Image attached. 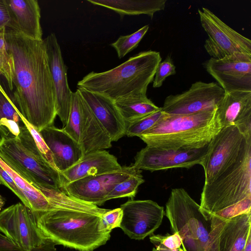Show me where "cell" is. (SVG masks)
<instances>
[{"instance_id":"cell-1","label":"cell","mask_w":251,"mask_h":251,"mask_svg":"<svg viewBox=\"0 0 251 251\" xmlns=\"http://www.w3.org/2000/svg\"><path fill=\"white\" fill-rule=\"evenodd\" d=\"M7 50L13 61L11 99L20 115L38 131L53 125L56 95L43 40L5 29Z\"/></svg>"},{"instance_id":"cell-2","label":"cell","mask_w":251,"mask_h":251,"mask_svg":"<svg viewBox=\"0 0 251 251\" xmlns=\"http://www.w3.org/2000/svg\"><path fill=\"white\" fill-rule=\"evenodd\" d=\"M162 58L159 52L142 51L106 71L92 72L77 82V88L100 94L115 101L147 96Z\"/></svg>"},{"instance_id":"cell-3","label":"cell","mask_w":251,"mask_h":251,"mask_svg":"<svg viewBox=\"0 0 251 251\" xmlns=\"http://www.w3.org/2000/svg\"><path fill=\"white\" fill-rule=\"evenodd\" d=\"M221 129L216 109L190 115L164 112L159 120L139 137L151 147L196 149L208 144Z\"/></svg>"},{"instance_id":"cell-4","label":"cell","mask_w":251,"mask_h":251,"mask_svg":"<svg viewBox=\"0 0 251 251\" xmlns=\"http://www.w3.org/2000/svg\"><path fill=\"white\" fill-rule=\"evenodd\" d=\"M33 212L44 237L78 251H93L109 240L110 232L100 230L101 216L63 209Z\"/></svg>"},{"instance_id":"cell-5","label":"cell","mask_w":251,"mask_h":251,"mask_svg":"<svg viewBox=\"0 0 251 251\" xmlns=\"http://www.w3.org/2000/svg\"><path fill=\"white\" fill-rule=\"evenodd\" d=\"M200 209L226 220L251 212V150L242 162L204 184Z\"/></svg>"},{"instance_id":"cell-6","label":"cell","mask_w":251,"mask_h":251,"mask_svg":"<svg viewBox=\"0 0 251 251\" xmlns=\"http://www.w3.org/2000/svg\"><path fill=\"white\" fill-rule=\"evenodd\" d=\"M165 212L173 232L182 239L183 251H216L210 220L185 189L172 190Z\"/></svg>"},{"instance_id":"cell-7","label":"cell","mask_w":251,"mask_h":251,"mask_svg":"<svg viewBox=\"0 0 251 251\" xmlns=\"http://www.w3.org/2000/svg\"><path fill=\"white\" fill-rule=\"evenodd\" d=\"M0 135V157L7 164L32 185L62 189L60 172L43 157L24 125L18 137Z\"/></svg>"},{"instance_id":"cell-8","label":"cell","mask_w":251,"mask_h":251,"mask_svg":"<svg viewBox=\"0 0 251 251\" xmlns=\"http://www.w3.org/2000/svg\"><path fill=\"white\" fill-rule=\"evenodd\" d=\"M209 150L201 166L208 184L240 163L251 150V137L247 138L235 126L221 130L209 143Z\"/></svg>"},{"instance_id":"cell-9","label":"cell","mask_w":251,"mask_h":251,"mask_svg":"<svg viewBox=\"0 0 251 251\" xmlns=\"http://www.w3.org/2000/svg\"><path fill=\"white\" fill-rule=\"evenodd\" d=\"M200 22L208 38L204 47L215 59L235 52L251 54V41L227 25L209 9H198Z\"/></svg>"},{"instance_id":"cell-10","label":"cell","mask_w":251,"mask_h":251,"mask_svg":"<svg viewBox=\"0 0 251 251\" xmlns=\"http://www.w3.org/2000/svg\"><path fill=\"white\" fill-rule=\"evenodd\" d=\"M225 95L224 90L218 83L196 81L188 90L167 97L162 111L169 115H190L214 110Z\"/></svg>"},{"instance_id":"cell-11","label":"cell","mask_w":251,"mask_h":251,"mask_svg":"<svg viewBox=\"0 0 251 251\" xmlns=\"http://www.w3.org/2000/svg\"><path fill=\"white\" fill-rule=\"evenodd\" d=\"M0 231L15 245L26 250L45 243L33 212L24 204H13L0 212Z\"/></svg>"},{"instance_id":"cell-12","label":"cell","mask_w":251,"mask_h":251,"mask_svg":"<svg viewBox=\"0 0 251 251\" xmlns=\"http://www.w3.org/2000/svg\"><path fill=\"white\" fill-rule=\"evenodd\" d=\"M209 144L196 149H172L147 146L138 151L133 166L154 172L172 168H190L201 165L209 150Z\"/></svg>"},{"instance_id":"cell-13","label":"cell","mask_w":251,"mask_h":251,"mask_svg":"<svg viewBox=\"0 0 251 251\" xmlns=\"http://www.w3.org/2000/svg\"><path fill=\"white\" fill-rule=\"evenodd\" d=\"M203 67L225 93L251 91V54L235 52L222 59L211 57Z\"/></svg>"},{"instance_id":"cell-14","label":"cell","mask_w":251,"mask_h":251,"mask_svg":"<svg viewBox=\"0 0 251 251\" xmlns=\"http://www.w3.org/2000/svg\"><path fill=\"white\" fill-rule=\"evenodd\" d=\"M141 173L133 165L100 175L87 176L70 182L62 188L66 194L82 201L101 205L109 193L119 183Z\"/></svg>"},{"instance_id":"cell-15","label":"cell","mask_w":251,"mask_h":251,"mask_svg":"<svg viewBox=\"0 0 251 251\" xmlns=\"http://www.w3.org/2000/svg\"><path fill=\"white\" fill-rule=\"evenodd\" d=\"M120 208L123 216L119 227L135 240H143L152 235L165 215L164 207L151 200H131Z\"/></svg>"},{"instance_id":"cell-16","label":"cell","mask_w":251,"mask_h":251,"mask_svg":"<svg viewBox=\"0 0 251 251\" xmlns=\"http://www.w3.org/2000/svg\"><path fill=\"white\" fill-rule=\"evenodd\" d=\"M43 42L55 91L56 115L64 127L68 122L73 94L67 80L68 67L64 62L55 34H50Z\"/></svg>"},{"instance_id":"cell-17","label":"cell","mask_w":251,"mask_h":251,"mask_svg":"<svg viewBox=\"0 0 251 251\" xmlns=\"http://www.w3.org/2000/svg\"><path fill=\"white\" fill-rule=\"evenodd\" d=\"M214 229L216 251H244L251 235V212L224 220L215 216L206 217Z\"/></svg>"},{"instance_id":"cell-18","label":"cell","mask_w":251,"mask_h":251,"mask_svg":"<svg viewBox=\"0 0 251 251\" xmlns=\"http://www.w3.org/2000/svg\"><path fill=\"white\" fill-rule=\"evenodd\" d=\"M216 111L222 128L235 126L245 137H251V91L225 93Z\"/></svg>"},{"instance_id":"cell-19","label":"cell","mask_w":251,"mask_h":251,"mask_svg":"<svg viewBox=\"0 0 251 251\" xmlns=\"http://www.w3.org/2000/svg\"><path fill=\"white\" fill-rule=\"evenodd\" d=\"M50 150L55 166L62 172L77 163L84 155L80 145L62 129L53 125L40 132Z\"/></svg>"},{"instance_id":"cell-20","label":"cell","mask_w":251,"mask_h":251,"mask_svg":"<svg viewBox=\"0 0 251 251\" xmlns=\"http://www.w3.org/2000/svg\"><path fill=\"white\" fill-rule=\"evenodd\" d=\"M122 167L116 157L105 150L90 152L74 165L60 173L62 188L73 181L114 171Z\"/></svg>"},{"instance_id":"cell-21","label":"cell","mask_w":251,"mask_h":251,"mask_svg":"<svg viewBox=\"0 0 251 251\" xmlns=\"http://www.w3.org/2000/svg\"><path fill=\"white\" fill-rule=\"evenodd\" d=\"M89 107L110 136L117 141L125 135L126 125L114 102L96 93L77 88Z\"/></svg>"},{"instance_id":"cell-22","label":"cell","mask_w":251,"mask_h":251,"mask_svg":"<svg viewBox=\"0 0 251 251\" xmlns=\"http://www.w3.org/2000/svg\"><path fill=\"white\" fill-rule=\"evenodd\" d=\"M14 29L33 40L41 41V12L36 0H5Z\"/></svg>"},{"instance_id":"cell-23","label":"cell","mask_w":251,"mask_h":251,"mask_svg":"<svg viewBox=\"0 0 251 251\" xmlns=\"http://www.w3.org/2000/svg\"><path fill=\"white\" fill-rule=\"evenodd\" d=\"M112 142L107 132L83 99L79 142L83 155L109 148Z\"/></svg>"},{"instance_id":"cell-24","label":"cell","mask_w":251,"mask_h":251,"mask_svg":"<svg viewBox=\"0 0 251 251\" xmlns=\"http://www.w3.org/2000/svg\"><path fill=\"white\" fill-rule=\"evenodd\" d=\"M94 5L112 10L121 16L146 14L151 19L165 9L166 0H87Z\"/></svg>"},{"instance_id":"cell-25","label":"cell","mask_w":251,"mask_h":251,"mask_svg":"<svg viewBox=\"0 0 251 251\" xmlns=\"http://www.w3.org/2000/svg\"><path fill=\"white\" fill-rule=\"evenodd\" d=\"M33 186L47 198L50 203L49 210L54 209L73 210L91 213L101 216L109 210L100 208L97 205L77 199L66 194L60 189L40 185Z\"/></svg>"},{"instance_id":"cell-26","label":"cell","mask_w":251,"mask_h":251,"mask_svg":"<svg viewBox=\"0 0 251 251\" xmlns=\"http://www.w3.org/2000/svg\"><path fill=\"white\" fill-rule=\"evenodd\" d=\"M0 166L11 176L25 197L27 207L34 212H42L50 209V203L47 198L0 157Z\"/></svg>"},{"instance_id":"cell-27","label":"cell","mask_w":251,"mask_h":251,"mask_svg":"<svg viewBox=\"0 0 251 251\" xmlns=\"http://www.w3.org/2000/svg\"><path fill=\"white\" fill-rule=\"evenodd\" d=\"M114 102L126 125L161 109L147 96L130 97Z\"/></svg>"},{"instance_id":"cell-28","label":"cell","mask_w":251,"mask_h":251,"mask_svg":"<svg viewBox=\"0 0 251 251\" xmlns=\"http://www.w3.org/2000/svg\"><path fill=\"white\" fill-rule=\"evenodd\" d=\"M83 99L77 90L73 92L68 122L62 128L79 144V127Z\"/></svg>"},{"instance_id":"cell-29","label":"cell","mask_w":251,"mask_h":251,"mask_svg":"<svg viewBox=\"0 0 251 251\" xmlns=\"http://www.w3.org/2000/svg\"><path fill=\"white\" fill-rule=\"evenodd\" d=\"M149 28V25H146L131 34L120 36L115 42L110 44L115 49L119 59L137 47Z\"/></svg>"},{"instance_id":"cell-30","label":"cell","mask_w":251,"mask_h":251,"mask_svg":"<svg viewBox=\"0 0 251 251\" xmlns=\"http://www.w3.org/2000/svg\"><path fill=\"white\" fill-rule=\"evenodd\" d=\"M141 173L134 175L117 184L106 197L109 200L123 197L133 198L138 187L144 182Z\"/></svg>"},{"instance_id":"cell-31","label":"cell","mask_w":251,"mask_h":251,"mask_svg":"<svg viewBox=\"0 0 251 251\" xmlns=\"http://www.w3.org/2000/svg\"><path fill=\"white\" fill-rule=\"evenodd\" d=\"M6 27L0 29V70L4 75L11 91L13 90V61L11 55L8 52L4 38Z\"/></svg>"},{"instance_id":"cell-32","label":"cell","mask_w":251,"mask_h":251,"mask_svg":"<svg viewBox=\"0 0 251 251\" xmlns=\"http://www.w3.org/2000/svg\"><path fill=\"white\" fill-rule=\"evenodd\" d=\"M161 109L143 118L126 124L125 135L139 137L142 133L152 127L163 114Z\"/></svg>"},{"instance_id":"cell-33","label":"cell","mask_w":251,"mask_h":251,"mask_svg":"<svg viewBox=\"0 0 251 251\" xmlns=\"http://www.w3.org/2000/svg\"><path fill=\"white\" fill-rule=\"evenodd\" d=\"M20 116L21 117L22 122L27 127L30 134H31L32 137L33 138L36 146L43 157L53 168L57 170L54 163L52 153L48 146L46 144L40 132H38L33 126H32L28 122H27L23 116L20 115Z\"/></svg>"},{"instance_id":"cell-34","label":"cell","mask_w":251,"mask_h":251,"mask_svg":"<svg viewBox=\"0 0 251 251\" xmlns=\"http://www.w3.org/2000/svg\"><path fill=\"white\" fill-rule=\"evenodd\" d=\"M176 73V66L170 55H168L165 59L160 62L157 66L153 80V87L159 88L162 85L166 78Z\"/></svg>"},{"instance_id":"cell-35","label":"cell","mask_w":251,"mask_h":251,"mask_svg":"<svg viewBox=\"0 0 251 251\" xmlns=\"http://www.w3.org/2000/svg\"><path fill=\"white\" fill-rule=\"evenodd\" d=\"M55 245L53 241L47 239L41 246L32 250H26L14 244L0 231V251H57Z\"/></svg>"},{"instance_id":"cell-36","label":"cell","mask_w":251,"mask_h":251,"mask_svg":"<svg viewBox=\"0 0 251 251\" xmlns=\"http://www.w3.org/2000/svg\"><path fill=\"white\" fill-rule=\"evenodd\" d=\"M122 216L123 212L120 207L112 210L109 209L101 216V231L104 232H111L113 229L119 227Z\"/></svg>"},{"instance_id":"cell-37","label":"cell","mask_w":251,"mask_h":251,"mask_svg":"<svg viewBox=\"0 0 251 251\" xmlns=\"http://www.w3.org/2000/svg\"><path fill=\"white\" fill-rule=\"evenodd\" d=\"M2 118L12 120L18 124L22 122L19 112L11 98L0 91V119Z\"/></svg>"},{"instance_id":"cell-38","label":"cell","mask_w":251,"mask_h":251,"mask_svg":"<svg viewBox=\"0 0 251 251\" xmlns=\"http://www.w3.org/2000/svg\"><path fill=\"white\" fill-rule=\"evenodd\" d=\"M150 241L154 245L161 244L170 250L181 247L182 239L177 232L165 235L152 234L150 237Z\"/></svg>"},{"instance_id":"cell-39","label":"cell","mask_w":251,"mask_h":251,"mask_svg":"<svg viewBox=\"0 0 251 251\" xmlns=\"http://www.w3.org/2000/svg\"><path fill=\"white\" fill-rule=\"evenodd\" d=\"M0 179L1 181V184L11 190L20 199L22 203L26 206V201L25 197L17 186L11 176L0 166Z\"/></svg>"},{"instance_id":"cell-40","label":"cell","mask_w":251,"mask_h":251,"mask_svg":"<svg viewBox=\"0 0 251 251\" xmlns=\"http://www.w3.org/2000/svg\"><path fill=\"white\" fill-rule=\"evenodd\" d=\"M14 29L11 16L5 0H0V29Z\"/></svg>"},{"instance_id":"cell-41","label":"cell","mask_w":251,"mask_h":251,"mask_svg":"<svg viewBox=\"0 0 251 251\" xmlns=\"http://www.w3.org/2000/svg\"><path fill=\"white\" fill-rule=\"evenodd\" d=\"M154 246L155 248H157L159 250V251H183L182 247L176 249L170 250L161 244H156Z\"/></svg>"},{"instance_id":"cell-42","label":"cell","mask_w":251,"mask_h":251,"mask_svg":"<svg viewBox=\"0 0 251 251\" xmlns=\"http://www.w3.org/2000/svg\"><path fill=\"white\" fill-rule=\"evenodd\" d=\"M244 251H251V235L248 238L247 244Z\"/></svg>"},{"instance_id":"cell-43","label":"cell","mask_w":251,"mask_h":251,"mask_svg":"<svg viewBox=\"0 0 251 251\" xmlns=\"http://www.w3.org/2000/svg\"><path fill=\"white\" fill-rule=\"evenodd\" d=\"M5 204V199L0 195V212Z\"/></svg>"},{"instance_id":"cell-44","label":"cell","mask_w":251,"mask_h":251,"mask_svg":"<svg viewBox=\"0 0 251 251\" xmlns=\"http://www.w3.org/2000/svg\"><path fill=\"white\" fill-rule=\"evenodd\" d=\"M1 74V71L0 70V75ZM0 91L5 96H8V95L6 94L5 91H4V89L1 86L0 83Z\"/></svg>"},{"instance_id":"cell-45","label":"cell","mask_w":251,"mask_h":251,"mask_svg":"<svg viewBox=\"0 0 251 251\" xmlns=\"http://www.w3.org/2000/svg\"><path fill=\"white\" fill-rule=\"evenodd\" d=\"M152 251H159V250L156 248H153L152 250Z\"/></svg>"},{"instance_id":"cell-46","label":"cell","mask_w":251,"mask_h":251,"mask_svg":"<svg viewBox=\"0 0 251 251\" xmlns=\"http://www.w3.org/2000/svg\"><path fill=\"white\" fill-rule=\"evenodd\" d=\"M1 184H1V181L0 179V185H1Z\"/></svg>"}]
</instances>
